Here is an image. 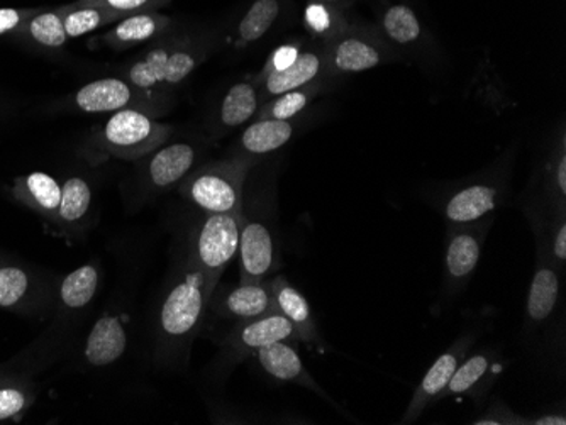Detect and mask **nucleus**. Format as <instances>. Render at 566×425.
Wrapping results in <instances>:
<instances>
[{"mask_svg":"<svg viewBox=\"0 0 566 425\" xmlns=\"http://www.w3.org/2000/svg\"><path fill=\"white\" fill-rule=\"evenodd\" d=\"M241 221L243 215L208 214L197 231L190 253V265L202 273L212 290L226 266L238 255Z\"/></svg>","mask_w":566,"mask_h":425,"instance_id":"f257e3e1","label":"nucleus"},{"mask_svg":"<svg viewBox=\"0 0 566 425\" xmlns=\"http://www.w3.org/2000/svg\"><path fill=\"white\" fill-rule=\"evenodd\" d=\"M171 129L153 120L146 114L135 109H123L109 117L102 139L111 153L126 160L145 157L164 145Z\"/></svg>","mask_w":566,"mask_h":425,"instance_id":"f03ea898","label":"nucleus"},{"mask_svg":"<svg viewBox=\"0 0 566 425\" xmlns=\"http://www.w3.org/2000/svg\"><path fill=\"white\" fill-rule=\"evenodd\" d=\"M212 291L202 273L189 265L186 277L175 285L161 307L160 323L165 334L186 338L196 331Z\"/></svg>","mask_w":566,"mask_h":425,"instance_id":"7ed1b4c3","label":"nucleus"},{"mask_svg":"<svg viewBox=\"0 0 566 425\" xmlns=\"http://www.w3.org/2000/svg\"><path fill=\"white\" fill-rule=\"evenodd\" d=\"M243 171L237 168H216L200 171L187 185V195L208 214H241Z\"/></svg>","mask_w":566,"mask_h":425,"instance_id":"20e7f679","label":"nucleus"},{"mask_svg":"<svg viewBox=\"0 0 566 425\" xmlns=\"http://www.w3.org/2000/svg\"><path fill=\"white\" fill-rule=\"evenodd\" d=\"M489 222H473L463 226H450L447 253H444V277L450 288L463 287L479 266Z\"/></svg>","mask_w":566,"mask_h":425,"instance_id":"39448f33","label":"nucleus"},{"mask_svg":"<svg viewBox=\"0 0 566 425\" xmlns=\"http://www.w3.org/2000/svg\"><path fill=\"white\" fill-rule=\"evenodd\" d=\"M196 66L197 60L192 53L155 47L142 62L132 66L129 82L142 91H151L161 84L177 85L186 81Z\"/></svg>","mask_w":566,"mask_h":425,"instance_id":"423d86ee","label":"nucleus"},{"mask_svg":"<svg viewBox=\"0 0 566 425\" xmlns=\"http://www.w3.org/2000/svg\"><path fill=\"white\" fill-rule=\"evenodd\" d=\"M470 341L469 339H461L457 344L451 346L447 353L441 354L438 360L429 368L424 379L419 383L416 389L415 395L410 399L407 405L406 414L402 417V424H412L421 417L422 412L436 402V400L443 399L448 385H450L451 376H453L457 368L460 366L461 361L465 360L469 353Z\"/></svg>","mask_w":566,"mask_h":425,"instance_id":"0eeeda50","label":"nucleus"},{"mask_svg":"<svg viewBox=\"0 0 566 425\" xmlns=\"http://www.w3.org/2000/svg\"><path fill=\"white\" fill-rule=\"evenodd\" d=\"M559 273L562 272L553 265L542 241L537 240L536 268H534L526 304V317L533 328L545 326L558 306L559 290H562Z\"/></svg>","mask_w":566,"mask_h":425,"instance_id":"6e6552de","label":"nucleus"},{"mask_svg":"<svg viewBox=\"0 0 566 425\" xmlns=\"http://www.w3.org/2000/svg\"><path fill=\"white\" fill-rule=\"evenodd\" d=\"M241 281H262L275 262V244L269 227L260 221H241L240 231Z\"/></svg>","mask_w":566,"mask_h":425,"instance_id":"1a4fd4ad","label":"nucleus"},{"mask_svg":"<svg viewBox=\"0 0 566 425\" xmlns=\"http://www.w3.org/2000/svg\"><path fill=\"white\" fill-rule=\"evenodd\" d=\"M497 209V190L489 185H472L454 193L444 205L450 226H463L483 221Z\"/></svg>","mask_w":566,"mask_h":425,"instance_id":"9d476101","label":"nucleus"},{"mask_svg":"<svg viewBox=\"0 0 566 425\" xmlns=\"http://www.w3.org/2000/svg\"><path fill=\"white\" fill-rule=\"evenodd\" d=\"M135 94L129 84L119 78H102L91 82L76 92L75 103L78 109L87 114L117 113L127 109Z\"/></svg>","mask_w":566,"mask_h":425,"instance_id":"9b49d317","label":"nucleus"},{"mask_svg":"<svg viewBox=\"0 0 566 425\" xmlns=\"http://www.w3.org/2000/svg\"><path fill=\"white\" fill-rule=\"evenodd\" d=\"M270 288H272L276 312L291 320L297 338L308 342V344L316 342V323H314L313 312H311V307H308L304 295L297 288L292 287L283 277H276Z\"/></svg>","mask_w":566,"mask_h":425,"instance_id":"f8f14e48","label":"nucleus"},{"mask_svg":"<svg viewBox=\"0 0 566 425\" xmlns=\"http://www.w3.org/2000/svg\"><path fill=\"white\" fill-rule=\"evenodd\" d=\"M126 332L116 317H102L95 322L85 346V358L94 366H107L123 357Z\"/></svg>","mask_w":566,"mask_h":425,"instance_id":"ddd939ff","label":"nucleus"},{"mask_svg":"<svg viewBox=\"0 0 566 425\" xmlns=\"http://www.w3.org/2000/svg\"><path fill=\"white\" fill-rule=\"evenodd\" d=\"M294 338H297V334L291 320L280 312H272L256 319L244 320L237 334V344L238 348L256 353L263 346L276 341H291Z\"/></svg>","mask_w":566,"mask_h":425,"instance_id":"4468645a","label":"nucleus"},{"mask_svg":"<svg viewBox=\"0 0 566 425\" xmlns=\"http://www.w3.org/2000/svg\"><path fill=\"white\" fill-rule=\"evenodd\" d=\"M14 196L40 214L56 215L62 199V185L50 174L36 171L15 180Z\"/></svg>","mask_w":566,"mask_h":425,"instance_id":"2eb2a0df","label":"nucleus"},{"mask_svg":"<svg viewBox=\"0 0 566 425\" xmlns=\"http://www.w3.org/2000/svg\"><path fill=\"white\" fill-rule=\"evenodd\" d=\"M196 160V151L186 142L161 148L149 161V179L158 189H168L182 180Z\"/></svg>","mask_w":566,"mask_h":425,"instance_id":"dca6fc26","label":"nucleus"},{"mask_svg":"<svg viewBox=\"0 0 566 425\" xmlns=\"http://www.w3.org/2000/svg\"><path fill=\"white\" fill-rule=\"evenodd\" d=\"M259 363L266 373L280 382H298L313 389L314 383L305 373L304 364L297 351L287 341H276L263 346L256 351Z\"/></svg>","mask_w":566,"mask_h":425,"instance_id":"f3484780","label":"nucleus"},{"mask_svg":"<svg viewBox=\"0 0 566 425\" xmlns=\"http://www.w3.org/2000/svg\"><path fill=\"white\" fill-rule=\"evenodd\" d=\"M226 312L241 320L256 319L276 312L272 288L262 281H241L224 300Z\"/></svg>","mask_w":566,"mask_h":425,"instance_id":"a211bd4d","label":"nucleus"},{"mask_svg":"<svg viewBox=\"0 0 566 425\" xmlns=\"http://www.w3.org/2000/svg\"><path fill=\"white\" fill-rule=\"evenodd\" d=\"M168 19L157 12H136L120 19L119 24L104 36L107 44L124 47L145 43L167 28Z\"/></svg>","mask_w":566,"mask_h":425,"instance_id":"6ab92c4d","label":"nucleus"},{"mask_svg":"<svg viewBox=\"0 0 566 425\" xmlns=\"http://www.w3.org/2000/svg\"><path fill=\"white\" fill-rule=\"evenodd\" d=\"M319 70V56L314 55V53H302L287 68L266 73V92L276 97V95L297 91V88L307 85L308 82H313L317 77Z\"/></svg>","mask_w":566,"mask_h":425,"instance_id":"aec40b11","label":"nucleus"},{"mask_svg":"<svg viewBox=\"0 0 566 425\" xmlns=\"http://www.w3.org/2000/svg\"><path fill=\"white\" fill-rule=\"evenodd\" d=\"M292 124L289 120L262 119L251 124L241 136V145L253 155L272 153L291 141Z\"/></svg>","mask_w":566,"mask_h":425,"instance_id":"412c9836","label":"nucleus"},{"mask_svg":"<svg viewBox=\"0 0 566 425\" xmlns=\"http://www.w3.org/2000/svg\"><path fill=\"white\" fill-rule=\"evenodd\" d=\"M63 24H65L66 36L81 38L92 31L109 26L113 22L124 19L119 12L109 9L95 8V6H78L75 2L63 6Z\"/></svg>","mask_w":566,"mask_h":425,"instance_id":"4be33fe9","label":"nucleus"},{"mask_svg":"<svg viewBox=\"0 0 566 425\" xmlns=\"http://www.w3.org/2000/svg\"><path fill=\"white\" fill-rule=\"evenodd\" d=\"M21 30L41 46L60 47L69 40L63 24L62 8L38 11L24 22Z\"/></svg>","mask_w":566,"mask_h":425,"instance_id":"5701e85b","label":"nucleus"},{"mask_svg":"<svg viewBox=\"0 0 566 425\" xmlns=\"http://www.w3.org/2000/svg\"><path fill=\"white\" fill-rule=\"evenodd\" d=\"M259 110V94L251 84H237L229 88L222 100L221 120L228 128H237L250 120Z\"/></svg>","mask_w":566,"mask_h":425,"instance_id":"b1692460","label":"nucleus"},{"mask_svg":"<svg viewBox=\"0 0 566 425\" xmlns=\"http://www.w3.org/2000/svg\"><path fill=\"white\" fill-rule=\"evenodd\" d=\"M491 370L492 357L489 353H479L465 358L451 376L450 385H448L443 396L469 395L482 385Z\"/></svg>","mask_w":566,"mask_h":425,"instance_id":"393cba45","label":"nucleus"},{"mask_svg":"<svg viewBox=\"0 0 566 425\" xmlns=\"http://www.w3.org/2000/svg\"><path fill=\"white\" fill-rule=\"evenodd\" d=\"M380 63L377 47L359 40H346L339 43L334 53V66L343 73H358L374 68Z\"/></svg>","mask_w":566,"mask_h":425,"instance_id":"a878e982","label":"nucleus"},{"mask_svg":"<svg viewBox=\"0 0 566 425\" xmlns=\"http://www.w3.org/2000/svg\"><path fill=\"white\" fill-rule=\"evenodd\" d=\"M98 275L94 266L87 265L70 273L63 280L62 300L70 309H82L94 298L97 290Z\"/></svg>","mask_w":566,"mask_h":425,"instance_id":"bb28decb","label":"nucleus"},{"mask_svg":"<svg viewBox=\"0 0 566 425\" xmlns=\"http://www.w3.org/2000/svg\"><path fill=\"white\" fill-rule=\"evenodd\" d=\"M279 12L276 0H256L240 22V43L247 44L260 40L273 26Z\"/></svg>","mask_w":566,"mask_h":425,"instance_id":"cd10ccee","label":"nucleus"},{"mask_svg":"<svg viewBox=\"0 0 566 425\" xmlns=\"http://www.w3.org/2000/svg\"><path fill=\"white\" fill-rule=\"evenodd\" d=\"M92 192L84 179L73 177L62 185V199L56 215L63 221L75 222L87 214L91 208Z\"/></svg>","mask_w":566,"mask_h":425,"instance_id":"c85d7f7f","label":"nucleus"},{"mask_svg":"<svg viewBox=\"0 0 566 425\" xmlns=\"http://www.w3.org/2000/svg\"><path fill=\"white\" fill-rule=\"evenodd\" d=\"M384 26L387 34L400 44L412 43L421 34L418 18L406 6H396L390 9L385 15Z\"/></svg>","mask_w":566,"mask_h":425,"instance_id":"c756f323","label":"nucleus"},{"mask_svg":"<svg viewBox=\"0 0 566 425\" xmlns=\"http://www.w3.org/2000/svg\"><path fill=\"white\" fill-rule=\"evenodd\" d=\"M30 287V278L22 269L14 266L0 268V307L18 304Z\"/></svg>","mask_w":566,"mask_h":425,"instance_id":"7c9ffc66","label":"nucleus"},{"mask_svg":"<svg viewBox=\"0 0 566 425\" xmlns=\"http://www.w3.org/2000/svg\"><path fill=\"white\" fill-rule=\"evenodd\" d=\"M546 236L537 233V240L542 241L545 246L546 253H548L549 259L553 265L562 272L563 266L566 263V219L565 215L555 217L549 224Z\"/></svg>","mask_w":566,"mask_h":425,"instance_id":"2f4dec72","label":"nucleus"},{"mask_svg":"<svg viewBox=\"0 0 566 425\" xmlns=\"http://www.w3.org/2000/svg\"><path fill=\"white\" fill-rule=\"evenodd\" d=\"M272 106L263 114V119L289 120L297 116L307 106L308 95L302 91H292L287 94L276 95Z\"/></svg>","mask_w":566,"mask_h":425,"instance_id":"473e14b6","label":"nucleus"},{"mask_svg":"<svg viewBox=\"0 0 566 425\" xmlns=\"http://www.w3.org/2000/svg\"><path fill=\"white\" fill-rule=\"evenodd\" d=\"M75 4L109 9V11L119 12L127 18L136 12L149 11V8L160 4V2L157 0H76Z\"/></svg>","mask_w":566,"mask_h":425,"instance_id":"72a5a7b5","label":"nucleus"},{"mask_svg":"<svg viewBox=\"0 0 566 425\" xmlns=\"http://www.w3.org/2000/svg\"><path fill=\"white\" fill-rule=\"evenodd\" d=\"M36 12L38 9H0V34L21 31L24 22Z\"/></svg>","mask_w":566,"mask_h":425,"instance_id":"f704fd0d","label":"nucleus"},{"mask_svg":"<svg viewBox=\"0 0 566 425\" xmlns=\"http://www.w3.org/2000/svg\"><path fill=\"white\" fill-rule=\"evenodd\" d=\"M25 407L24 393L15 389L0 390V421L14 417Z\"/></svg>","mask_w":566,"mask_h":425,"instance_id":"c9c22d12","label":"nucleus"},{"mask_svg":"<svg viewBox=\"0 0 566 425\" xmlns=\"http://www.w3.org/2000/svg\"><path fill=\"white\" fill-rule=\"evenodd\" d=\"M298 52L295 50L294 46H282L276 50L275 53H273L272 62H270V65H272V70L270 72H275V70H283L287 68V66H291L292 63L297 60ZM269 72V73H270Z\"/></svg>","mask_w":566,"mask_h":425,"instance_id":"e433bc0d","label":"nucleus"},{"mask_svg":"<svg viewBox=\"0 0 566 425\" xmlns=\"http://www.w3.org/2000/svg\"><path fill=\"white\" fill-rule=\"evenodd\" d=\"M305 19H307L308 24H311V26L316 31H324L329 26L327 12L324 11V8H321V6H311V8H307Z\"/></svg>","mask_w":566,"mask_h":425,"instance_id":"4c0bfd02","label":"nucleus"},{"mask_svg":"<svg viewBox=\"0 0 566 425\" xmlns=\"http://www.w3.org/2000/svg\"><path fill=\"white\" fill-rule=\"evenodd\" d=\"M555 185L558 189L559 195H566V158L563 157L559 163L556 164Z\"/></svg>","mask_w":566,"mask_h":425,"instance_id":"58836bf2","label":"nucleus"},{"mask_svg":"<svg viewBox=\"0 0 566 425\" xmlns=\"http://www.w3.org/2000/svg\"><path fill=\"white\" fill-rule=\"evenodd\" d=\"M527 424H531V425H565L566 417L563 414L562 415H558V414L542 415V417H537V418H527Z\"/></svg>","mask_w":566,"mask_h":425,"instance_id":"ea45409f","label":"nucleus"}]
</instances>
